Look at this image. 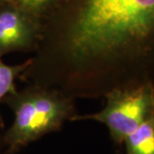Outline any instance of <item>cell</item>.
<instances>
[{
  "instance_id": "1",
  "label": "cell",
  "mask_w": 154,
  "mask_h": 154,
  "mask_svg": "<svg viewBox=\"0 0 154 154\" xmlns=\"http://www.w3.org/2000/svg\"><path fill=\"white\" fill-rule=\"evenodd\" d=\"M154 50V0H60L42 20L19 78L73 99L127 89L128 66Z\"/></svg>"
},
{
  "instance_id": "2",
  "label": "cell",
  "mask_w": 154,
  "mask_h": 154,
  "mask_svg": "<svg viewBox=\"0 0 154 154\" xmlns=\"http://www.w3.org/2000/svg\"><path fill=\"white\" fill-rule=\"evenodd\" d=\"M14 113V121L3 135L7 154H15L45 134L60 130L76 116L75 99L52 88L28 84L3 101Z\"/></svg>"
},
{
  "instance_id": "3",
  "label": "cell",
  "mask_w": 154,
  "mask_h": 154,
  "mask_svg": "<svg viewBox=\"0 0 154 154\" xmlns=\"http://www.w3.org/2000/svg\"><path fill=\"white\" fill-rule=\"evenodd\" d=\"M105 98L106 105L103 110L94 114L75 116L70 121L99 122L107 127L114 143L122 145L128 134L154 115V86L152 83L116 89Z\"/></svg>"
},
{
  "instance_id": "4",
  "label": "cell",
  "mask_w": 154,
  "mask_h": 154,
  "mask_svg": "<svg viewBox=\"0 0 154 154\" xmlns=\"http://www.w3.org/2000/svg\"><path fill=\"white\" fill-rule=\"evenodd\" d=\"M42 20L8 1L0 2V57L14 51L34 52Z\"/></svg>"
},
{
  "instance_id": "5",
  "label": "cell",
  "mask_w": 154,
  "mask_h": 154,
  "mask_svg": "<svg viewBox=\"0 0 154 154\" xmlns=\"http://www.w3.org/2000/svg\"><path fill=\"white\" fill-rule=\"evenodd\" d=\"M126 154H154V115L124 140Z\"/></svg>"
},
{
  "instance_id": "6",
  "label": "cell",
  "mask_w": 154,
  "mask_h": 154,
  "mask_svg": "<svg viewBox=\"0 0 154 154\" xmlns=\"http://www.w3.org/2000/svg\"><path fill=\"white\" fill-rule=\"evenodd\" d=\"M30 63V58L25 63L10 66L5 64L0 57V103L7 95L13 94L17 91L16 87V79L20 76V75L24 71L28 64ZM0 126L1 128L5 127L4 120L0 112Z\"/></svg>"
},
{
  "instance_id": "7",
  "label": "cell",
  "mask_w": 154,
  "mask_h": 154,
  "mask_svg": "<svg viewBox=\"0 0 154 154\" xmlns=\"http://www.w3.org/2000/svg\"><path fill=\"white\" fill-rule=\"evenodd\" d=\"M16 5L29 14L43 20L50 14L60 0H3Z\"/></svg>"
},
{
  "instance_id": "8",
  "label": "cell",
  "mask_w": 154,
  "mask_h": 154,
  "mask_svg": "<svg viewBox=\"0 0 154 154\" xmlns=\"http://www.w3.org/2000/svg\"><path fill=\"white\" fill-rule=\"evenodd\" d=\"M5 147V144H4V140H3V135L0 134V154H3L4 149Z\"/></svg>"
},
{
  "instance_id": "9",
  "label": "cell",
  "mask_w": 154,
  "mask_h": 154,
  "mask_svg": "<svg viewBox=\"0 0 154 154\" xmlns=\"http://www.w3.org/2000/svg\"><path fill=\"white\" fill-rule=\"evenodd\" d=\"M0 2H2V0H0Z\"/></svg>"
}]
</instances>
